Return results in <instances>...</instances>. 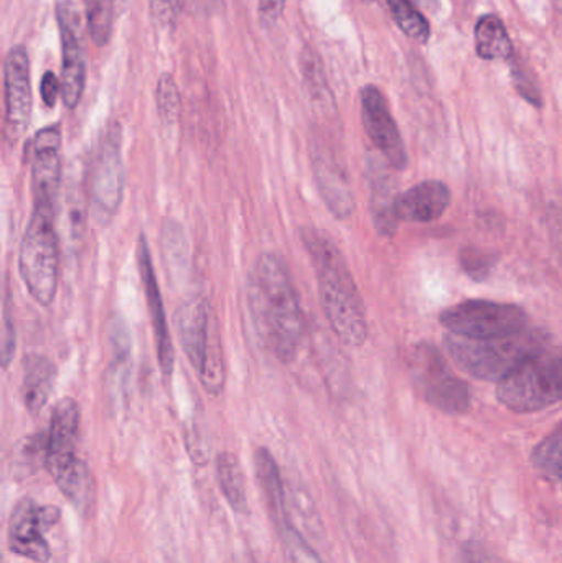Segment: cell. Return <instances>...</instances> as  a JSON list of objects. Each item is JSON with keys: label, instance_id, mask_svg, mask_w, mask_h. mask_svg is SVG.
Segmentation results:
<instances>
[{"label": "cell", "instance_id": "cell-34", "mask_svg": "<svg viewBox=\"0 0 562 563\" xmlns=\"http://www.w3.org/2000/svg\"><path fill=\"white\" fill-rule=\"evenodd\" d=\"M284 544H286L287 554H289L290 563H322L319 555L312 551L306 539L302 538L300 531H297L293 525L283 529Z\"/></svg>", "mask_w": 562, "mask_h": 563}, {"label": "cell", "instance_id": "cell-19", "mask_svg": "<svg viewBox=\"0 0 562 563\" xmlns=\"http://www.w3.org/2000/svg\"><path fill=\"white\" fill-rule=\"evenodd\" d=\"M370 211L379 236L392 238L398 231V197L392 175L378 162L368 165Z\"/></svg>", "mask_w": 562, "mask_h": 563}, {"label": "cell", "instance_id": "cell-8", "mask_svg": "<svg viewBox=\"0 0 562 563\" xmlns=\"http://www.w3.org/2000/svg\"><path fill=\"white\" fill-rule=\"evenodd\" d=\"M441 324L455 336L484 340L530 328V317L518 305L492 300H467L442 311Z\"/></svg>", "mask_w": 562, "mask_h": 563}, {"label": "cell", "instance_id": "cell-22", "mask_svg": "<svg viewBox=\"0 0 562 563\" xmlns=\"http://www.w3.org/2000/svg\"><path fill=\"white\" fill-rule=\"evenodd\" d=\"M475 46L481 58L507 59L514 56V45L504 22L497 15H484L475 26Z\"/></svg>", "mask_w": 562, "mask_h": 563}, {"label": "cell", "instance_id": "cell-20", "mask_svg": "<svg viewBox=\"0 0 562 563\" xmlns=\"http://www.w3.org/2000/svg\"><path fill=\"white\" fill-rule=\"evenodd\" d=\"M56 366L43 354H26L23 360L22 399L26 409L35 413L42 410L52 397L56 383Z\"/></svg>", "mask_w": 562, "mask_h": 563}, {"label": "cell", "instance_id": "cell-7", "mask_svg": "<svg viewBox=\"0 0 562 563\" xmlns=\"http://www.w3.org/2000/svg\"><path fill=\"white\" fill-rule=\"evenodd\" d=\"M408 364L412 384L429 406L451 416L471 410V386L451 369L438 346L416 344L409 351Z\"/></svg>", "mask_w": 562, "mask_h": 563}, {"label": "cell", "instance_id": "cell-35", "mask_svg": "<svg viewBox=\"0 0 562 563\" xmlns=\"http://www.w3.org/2000/svg\"><path fill=\"white\" fill-rule=\"evenodd\" d=\"M181 12V0H151V13L161 26H174Z\"/></svg>", "mask_w": 562, "mask_h": 563}, {"label": "cell", "instance_id": "cell-4", "mask_svg": "<svg viewBox=\"0 0 562 563\" xmlns=\"http://www.w3.org/2000/svg\"><path fill=\"white\" fill-rule=\"evenodd\" d=\"M79 433V407L75 400H59L49 419L45 442V465L59 492L75 508L91 501L92 476L88 465L76 455Z\"/></svg>", "mask_w": 562, "mask_h": 563}, {"label": "cell", "instance_id": "cell-2", "mask_svg": "<svg viewBox=\"0 0 562 563\" xmlns=\"http://www.w3.org/2000/svg\"><path fill=\"white\" fill-rule=\"evenodd\" d=\"M300 238L316 267L323 313L333 333L346 346H363L368 338L365 303L342 253L316 228H302Z\"/></svg>", "mask_w": 562, "mask_h": 563}, {"label": "cell", "instance_id": "cell-36", "mask_svg": "<svg viewBox=\"0 0 562 563\" xmlns=\"http://www.w3.org/2000/svg\"><path fill=\"white\" fill-rule=\"evenodd\" d=\"M16 334L15 324H13L12 317H10L9 307L3 310V328H2V366L9 367L13 354H15Z\"/></svg>", "mask_w": 562, "mask_h": 563}, {"label": "cell", "instance_id": "cell-12", "mask_svg": "<svg viewBox=\"0 0 562 563\" xmlns=\"http://www.w3.org/2000/svg\"><path fill=\"white\" fill-rule=\"evenodd\" d=\"M62 38V98L66 108L75 109L86 86V59L81 43L79 13L69 0L56 7Z\"/></svg>", "mask_w": 562, "mask_h": 563}, {"label": "cell", "instance_id": "cell-24", "mask_svg": "<svg viewBox=\"0 0 562 563\" xmlns=\"http://www.w3.org/2000/svg\"><path fill=\"white\" fill-rule=\"evenodd\" d=\"M197 373L200 374L201 384H203L205 390L208 394L220 396L223 393L227 376H224L223 347H221V336L220 331H218L217 321H214L213 330H211L203 363H201L200 369Z\"/></svg>", "mask_w": 562, "mask_h": 563}, {"label": "cell", "instance_id": "cell-13", "mask_svg": "<svg viewBox=\"0 0 562 563\" xmlns=\"http://www.w3.org/2000/svg\"><path fill=\"white\" fill-rule=\"evenodd\" d=\"M362 121L370 141L395 170L408 167V152L388 102L376 86L362 89Z\"/></svg>", "mask_w": 562, "mask_h": 563}, {"label": "cell", "instance_id": "cell-23", "mask_svg": "<svg viewBox=\"0 0 562 563\" xmlns=\"http://www.w3.org/2000/svg\"><path fill=\"white\" fill-rule=\"evenodd\" d=\"M217 476L228 505L234 512L246 515V482H244L243 468L233 453H220L217 460Z\"/></svg>", "mask_w": 562, "mask_h": 563}, {"label": "cell", "instance_id": "cell-26", "mask_svg": "<svg viewBox=\"0 0 562 563\" xmlns=\"http://www.w3.org/2000/svg\"><path fill=\"white\" fill-rule=\"evenodd\" d=\"M533 463L544 475L562 479V422L535 449Z\"/></svg>", "mask_w": 562, "mask_h": 563}, {"label": "cell", "instance_id": "cell-28", "mask_svg": "<svg viewBox=\"0 0 562 563\" xmlns=\"http://www.w3.org/2000/svg\"><path fill=\"white\" fill-rule=\"evenodd\" d=\"M89 35L96 46L108 45L112 30V10L109 0H85Z\"/></svg>", "mask_w": 562, "mask_h": 563}, {"label": "cell", "instance_id": "cell-29", "mask_svg": "<svg viewBox=\"0 0 562 563\" xmlns=\"http://www.w3.org/2000/svg\"><path fill=\"white\" fill-rule=\"evenodd\" d=\"M157 109L162 122L174 125L180 115V92L174 76L164 73L157 81Z\"/></svg>", "mask_w": 562, "mask_h": 563}, {"label": "cell", "instance_id": "cell-25", "mask_svg": "<svg viewBox=\"0 0 562 563\" xmlns=\"http://www.w3.org/2000/svg\"><path fill=\"white\" fill-rule=\"evenodd\" d=\"M389 9L399 29L416 42H428L431 26L411 0H388Z\"/></svg>", "mask_w": 562, "mask_h": 563}, {"label": "cell", "instance_id": "cell-37", "mask_svg": "<svg viewBox=\"0 0 562 563\" xmlns=\"http://www.w3.org/2000/svg\"><path fill=\"white\" fill-rule=\"evenodd\" d=\"M286 0H257V16L263 29H273L283 16Z\"/></svg>", "mask_w": 562, "mask_h": 563}, {"label": "cell", "instance_id": "cell-10", "mask_svg": "<svg viewBox=\"0 0 562 563\" xmlns=\"http://www.w3.org/2000/svg\"><path fill=\"white\" fill-rule=\"evenodd\" d=\"M59 518L62 512L55 506L36 505L30 498L20 499L10 518L9 545L13 554L36 563L48 562L52 552L43 534L49 531Z\"/></svg>", "mask_w": 562, "mask_h": 563}, {"label": "cell", "instance_id": "cell-18", "mask_svg": "<svg viewBox=\"0 0 562 563\" xmlns=\"http://www.w3.org/2000/svg\"><path fill=\"white\" fill-rule=\"evenodd\" d=\"M451 201L448 185L438 180L422 181L399 195L398 217L408 223H431L448 211Z\"/></svg>", "mask_w": 562, "mask_h": 563}, {"label": "cell", "instance_id": "cell-5", "mask_svg": "<svg viewBox=\"0 0 562 563\" xmlns=\"http://www.w3.org/2000/svg\"><path fill=\"white\" fill-rule=\"evenodd\" d=\"M59 247L55 208L33 207L19 253V273L36 303L49 307L58 288Z\"/></svg>", "mask_w": 562, "mask_h": 563}, {"label": "cell", "instance_id": "cell-32", "mask_svg": "<svg viewBox=\"0 0 562 563\" xmlns=\"http://www.w3.org/2000/svg\"><path fill=\"white\" fill-rule=\"evenodd\" d=\"M164 250L165 260H167L168 271L177 276L178 271L185 269V256H187V246H185L184 233L177 224L170 223L164 228Z\"/></svg>", "mask_w": 562, "mask_h": 563}, {"label": "cell", "instance_id": "cell-1", "mask_svg": "<svg viewBox=\"0 0 562 563\" xmlns=\"http://www.w3.org/2000/svg\"><path fill=\"white\" fill-rule=\"evenodd\" d=\"M251 311L266 346L283 363L299 350L304 333L299 294L286 263L276 254H264L251 279Z\"/></svg>", "mask_w": 562, "mask_h": 563}, {"label": "cell", "instance_id": "cell-6", "mask_svg": "<svg viewBox=\"0 0 562 563\" xmlns=\"http://www.w3.org/2000/svg\"><path fill=\"white\" fill-rule=\"evenodd\" d=\"M497 397L518 413L538 412L562 400V353L544 347L498 383Z\"/></svg>", "mask_w": 562, "mask_h": 563}, {"label": "cell", "instance_id": "cell-39", "mask_svg": "<svg viewBox=\"0 0 562 563\" xmlns=\"http://www.w3.org/2000/svg\"><path fill=\"white\" fill-rule=\"evenodd\" d=\"M464 563H495L492 555L478 542H467L462 549Z\"/></svg>", "mask_w": 562, "mask_h": 563}, {"label": "cell", "instance_id": "cell-9", "mask_svg": "<svg viewBox=\"0 0 562 563\" xmlns=\"http://www.w3.org/2000/svg\"><path fill=\"white\" fill-rule=\"evenodd\" d=\"M124 195V164L121 152V128L108 129L91 174V200L99 223L108 224L118 213Z\"/></svg>", "mask_w": 562, "mask_h": 563}, {"label": "cell", "instance_id": "cell-14", "mask_svg": "<svg viewBox=\"0 0 562 563\" xmlns=\"http://www.w3.org/2000/svg\"><path fill=\"white\" fill-rule=\"evenodd\" d=\"M62 129L48 125L36 132L32 142L33 207L55 208L62 181Z\"/></svg>", "mask_w": 562, "mask_h": 563}, {"label": "cell", "instance_id": "cell-3", "mask_svg": "<svg viewBox=\"0 0 562 563\" xmlns=\"http://www.w3.org/2000/svg\"><path fill=\"white\" fill-rule=\"evenodd\" d=\"M547 344V333L531 327L518 333L484 338V340H472V338L455 336V334H449L445 338V347L452 360L465 373L491 383L495 380L500 383L528 357L544 350Z\"/></svg>", "mask_w": 562, "mask_h": 563}, {"label": "cell", "instance_id": "cell-16", "mask_svg": "<svg viewBox=\"0 0 562 563\" xmlns=\"http://www.w3.org/2000/svg\"><path fill=\"white\" fill-rule=\"evenodd\" d=\"M213 323L210 303L203 295H191L175 313L178 340L191 366L197 371L203 363Z\"/></svg>", "mask_w": 562, "mask_h": 563}, {"label": "cell", "instance_id": "cell-38", "mask_svg": "<svg viewBox=\"0 0 562 563\" xmlns=\"http://www.w3.org/2000/svg\"><path fill=\"white\" fill-rule=\"evenodd\" d=\"M59 95H62V79L56 78L55 73L46 71L40 82V96H42L43 104L53 108Z\"/></svg>", "mask_w": 562, "mask_h": 563}, {"label": "cell", "instance_id": "cell-30", "mask_svg": "<svg viewBox=\"0 0 562 563\" xmlns=\"http://www.w3.org/2000/svg\"><path fill=\"white\" fill-rule=\"evenodd\" d=\"M109 346L112 351L115 374H119V376L124 374L125 376L124 366H129V361H131L132 343L128 324L121 318L112 320L111 327H109Z\"/></svg>", "mask_w": 562, "mask_h": 563}, {"label": "cell", "instance_id": "cell-31", "mask_svg": "<svg viewBox=\"0 0 562 563\" xmlns=\"http://www.w3.org/2000/svg\"><path fill=\"white\" fill-rule=\"evenodd\" d=\"M461 264L471 279L487 280L497 266V256L482 247H465L461 253Z\"/></svg>", "mask_w": 562, "mask_h": 563}, {"label": "cell", "instance_id": "cell-21", "mask_svg": "<svg viewBox=\"0 0 562 563\" xmlns=\"http://www.w3.org/2000/svg\"><path fill=\"white\" fill-rule=\"evenodd\" d=\"M254 466H256L257 482H260L261 489H263L267 506H269L277 526L283 531L290 522L289 515H287L286 492H284L276 460L273 459L269 450L257 449L256 455H254Z\"/></svg>", "mask_w": 562, "mask_h": 563}, {"label": "cell", "instance_id": "cell-15", "mask_svg": "<svg viewBox=\"0 0 562 563\" xmlns=\"http://www.w3.org/2000/svg\"><path fill=\"white\" fill-rule=\"evenodd\" d=\"M137 266L142 285H144L145 300H147L148 313H151L152 328H154L158 366H161L164 376H170L172 371H174V346H172L170 330H168L167 317H165L161 287H158L157 277H155L151 250H148L147 238H145L144 234L139 238Z\"/></svg>", "mask_w": 562, "mask_h": 563}, {"label": "cell", "instance_id": "cell-11", "mask_svg": "<svg viewBox=\"0 0 562 563\" xmlns=\"http://www.w3.org/2000/svg\"><path fill=\"white\" fill-rule=\"evenodd\" d=\"M3 101H5L3 132L10 144H16L29 129L33 108L29 55L20 45L9 49L3 63Z\"/></svg>", "mask_w": 562, "mask_h": 563}, {"label": "cell", "instance_id": "cell-33", "mask_svg": "<svg viewBox=\"0 0 562 563\" xmlns=\"http://www.w3.org/2000/svg\"><path fill=\"white\" fill-rule=\"evenodd\" d=\"M511 75H514V82L521 98L530 102L531 106L541 108L543 106V95H541V89L538 86L533 71L521 59L517 58L511 59Z\"/></svg>", "mask_w": 562, "mask_h": 563}, {"label": "cell", "instance_id": "cell-27", "mask_svg": "<svg viewBox=\"0 0 562 563\" xmlns=\"http://www.w3.org/2000/svg\"><path fill=\"white\" fill-rule=\"evenodd\" d=\"M300 68H302V75L313 101L329 108L330 102H332V95H330L329 85H327L326 75H323L322 62L313 49L307 48L306 52H302Z\"/></svg>", "mask_w": 562, "mask_h": 563}, {"label": "cell", "instance_id": "cell-17", "mask_svg": "<svg viewBox=\"0 0 562 563\" xmlns=\"http://www.w3.org/2000/svg\"><path fill=\"white\" fill-rule=\"evenodd\" d=\"M313 177H316L317 190L326 201L327 208L339 220H349L352 217L353 194L350 188L349 175L342 165L335 161L330 152L316 147L312 151Z\"/></svg>", "mask_w": 562, "mask_h": 563}]
</instances>
